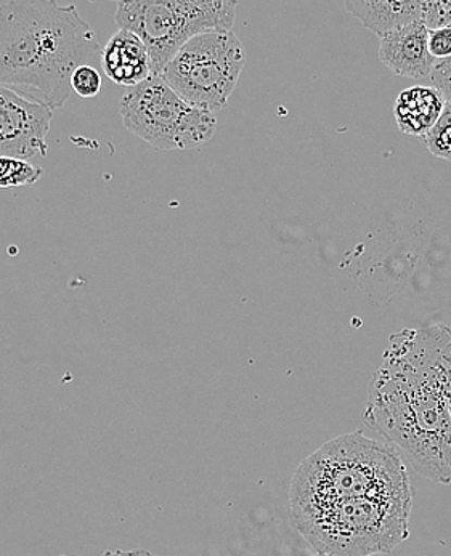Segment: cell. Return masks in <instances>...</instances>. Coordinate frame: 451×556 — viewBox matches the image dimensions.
<instances>
[{"mask_svg":"<svg viewBox=\"0 0 451 556\" xmlns=\"http://www.w3.org/2000/svg\"><path fill=\"white\" fill-rule=\"evenodd\" d=\"M53 111L0 86V156L29 161L47 156Z\"/></svg>","mask_w":451,"mask_h":556,"instance_id":"ba28073f","label":"cell"},{"mask_svg":"<svg viewBox=\"0 0 451 556\" xmlns=\"http://www.w3.org/2000/svg\"><path fill=\"white\" fill-rule=\"evenodd\" d=\"M237 2L230 0H141L117 2L114 22L136 34L150 53L151 74L163 76L178 50L208 33H230Z\"/></svg>","mask_w":451,"mask_h":556,"instance_id":"5b68a950","label":"cell"},{"mask_svg":"<svg viewBox=\"0 0 451 556\" xmlns=\"http://www.w3.org/2000/svg\"><path fill=\"white\" fill-rule=\"evenodd\" d=\"M103 71L117 86H140L150 79L151 62L147 46L136 34L124 31L114 33L108 40L102 52Z\"/></svg>","mask_w":451,"mask_h":556,"instance_id":"30bf717a","label":"cell"},{"mask_svg":"<svg viewBox=\"0 0 451 556\" xmlns=\"http://www.w3.org/2000/svg\"><path fill=\"white\" fill-rule=\"evenodd\" d=\"M102 74L90 65L77 67L71 77V89L83 99H93L102 92Z\"/></svg>","mask_w":451,"mask_h":556,"instance_id":"9a60e30c","label":"cell"},{"mask_svg":"<svg viewBox=\"0 0 451 556\" xmlns=\"http://www.w3.org/2000/svg\"><path fill=\"white\" fill-rule=\"evenodd\" d=\"M429 52L437 62L451 59V26L429 31Z\"/></svg>","mask_w":451,"mask_h":556,"instance_id":"e0dca14e","label":"cell"},{"mask_svg":"<svg viewBox=\"0 0 451 556\" xmlns=\"http://www.w3.org/2000/svg\"><path fill=\"white\" fill-rule=\"evenodd\" d=\"M346 9L362 22L366 29L379 37L423 22V2L421 0H346Z\"/></svg>","mask_w":451,"mask_h":556,"instance_id":"7c38bea8","label":"cell"},{"mask_svg":"<svg viewBox=\"0 0 451 556\" xmlns=\"http://www.w3.org/2000/svg\"><path fill=\"white\" fill-rule=\"evenodd\" d=\"M415 495H369L291 511L302 538L320 556L389 555L410 535Z\"/></svg>","mask_w":451,"mask_h":556,"instance_id":"277c9868","label":"cell"},{"mask_svg":"<svg viewBox=\"0 0 451 556\" xmlns=\"http://www.w3.org/2000/svg\"><path fill=\"white\" fill-rule=\"evenodd\" d=\"M60 556H66V555H60Z\"/></svg>","mask_w":451,"mask_h":556,"instance_id":"44dd1931","label":"cell"},{"mask_svg":"<svg viewBox=\"0 0 451 556\" xmlns=\"http://www.w3.org/2000/svg\"><path fill=\"white\" fill-rule=\"evenodd\" d=\"M313 556H320V555H313ZM378 556H389V555H378Z\"/></svg>","mask_w":451,"mask_h":556,"instance_id":"ffe728a7","label":"cell"},{"mask_svg":"<svg viewBox=\"0 0 451 556\" xmlns=\"http://www.w3.org/2000/svg\"><path fill=\"white\" fill-rule=\"evenodd\" d=\"M446 104V97L436 87H410L396 101L397 126L403 134L424 138L442 116Z\"/></svg>","mask_w":451,"mask_h":556,"instance_id":"8fae6325","label":"cell"},{"mask_svg":"<svg viewBox=\"0 0 451 556\" xmlns=\"http://www.w3.org/2000/svg\"><path fill=\"white\" fill-rule=\"evenodd\" d=\"M424 144L433 156L451 160V101H447L442 116L424 137Z\"/></svg>","mask_w":451,"mask_h":556,"instance_id":"5bb4252c","label":"cell"},{"mask_svg":"<svg viewBox=\"0 0 451 556\" xmlns=\"http://www.w3.org/2000/svg\"><path fill=\"white\" fill-rule=\"evenodd\" d=\"M379 59L384 66L406 79H430L437 60L429 52V29L417 22L386 34L381 37Z\"/></svg>","mask_w":451,"mask_h":556,"instance_id":"9c48e42d","label":"cell"},{"mask_svg":"<svg viewBox=\"0 0 451 556\" xmlns=\"http://www.w3.org/2000/svg\"><path fill=\"white\" fill-rule=\"evenodd\" d=\"M362 416L417 475L450 484L451 330L436 326L393 336Z\"/></svg>","mask_w":451,"mask_h":556,"instance_id":"6da1fadb","label":"cell"},{"mask_svg":"<svg viewBox=\"0 0 451 556\" xmlns=\"http://www.w3.org/2000/svg\"><path fill=\"white\" fill-rule=\"evenodd\" d=\"M102 556H158L151 554L148 551H141V548H136V551H107Z\"/></svg>","mask_w":451,"mask_h":556,"instance_id":"d6986e66","label":"cell"},{"mask_svg":"<svg viewBox=\"0 0 451 556\" xmlns=\"http://www.w3.org/2000/svg\"><path fill=\"white\" fill-rule=\"evenodd\" d=\"M245 49L234 33H208L188 40L161 79L198 110H224L240 80Z\"/></svg>","mask_w":451,"mask_h":556,"instance_id":"52a82bcc","label":"cell"},{"mask_svg":"<svg viewBox=\"0 0 451 556\" xmlns=\"http://www.w3.org/2000/svg\"><path fill=\"white\" fill-rule=\"evenodd\" d=\"M121 117L130 134L161 151L201 147L217 130L214 114L191 106L156 76L124 93Z\"/></svg>","mask_w":451,"mask_h":556,"instance_id":"8992f818","label":"cell"},{"mask_svg":"<svg viewBox=\"0 0 451 556\" xmlns=\"http://www.w3.org/2000/svg\"><path fill=\"white\" fill-rule=\"evenodd\" d=\"M369 495H415L405 460L363 431L342 434L301 462L289 490L291 511Z\"/></svg>","mask_w":451,"mask_h":556,"instance_id":"3957f363","label":"cell"},{"mask_svg":"<svg viewBox=\"0 0 451 556\" xmlns=\"http://www.w3.org/2000/svg\"><path fill=\"white\" fill-rule=\"evenodd\" d=\"M423 23L429 31L451 26V2L447 0L423 2Z\"/></svg>","mask_w":451,"mask_h":556,"instance_id":"2e32d148","label":"cell"},{"mask_svg":"<svg viewBox=\"0 0 451 556\" xmlns=\"http://www.w3.org/2000/svg\"><path fill=\"white\" fill-rule=\"evenodd\" d=\"M99 52L96 33L74 5L53 0L0 3V86L60 110L71 77Z\"/></svg>","mask_w":451,"mask_h":556,"instance_id":"7a4b0ae2","label":"cell"},{"mask_svg":"<svg viewBox=\"0 0 451 556\" xmlns=\"http://www.w3.org/2000/svg\"><path fill=\"white\" fill-rule=\"evenodd\" d=\"M430 80H433V87L439 89L447 101H451V59L436 62Z\"/></svg>","mask_w":451,"mask_h":556,"instance_id":"ac0fdd59","label":"cell"},{"mask_svg":"<svg viewBox=\"0 0 451 556\" xmlns=\"http://www.w3.org/2000/svg\"><path fill=\"white\" fill-rule=\"evenodd\" d=\"M42 175V168L29 161L0 156V188L28 187L39 181Z\"/></svg>","mask_w":451,"mask_h":556,"instance_id":"4fadbf2b","label":"cell"}]
</instances>
